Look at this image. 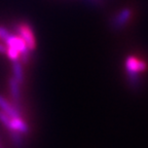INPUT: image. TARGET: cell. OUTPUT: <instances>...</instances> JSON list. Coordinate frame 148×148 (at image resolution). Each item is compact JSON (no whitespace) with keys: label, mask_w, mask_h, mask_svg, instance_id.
<instances>
[{"label":"cell","mask_w":148,"mask_h":148,"mask_svg":"<svg viewBox=\"0 0 148 148\" xmlns=\"http://www.w3.org/2000/svg\"><path fill=\"white\" fill-rule=\"evenodd\" d=\"M125 72H127L129 82L133 88H138L140 84V75L147 69V65L141 59L136 57H129L125 62Z\"/></svg>","instance_id":"obj_1"},{"label":"cell","mask_w":148,"mask_h":148,"mask_svg":"<svg viewBox=\"0 0 148 148\" xmlns=\"http://www.w3.org/2000/svg\"><path fill=\"white\" fill-rule=\"evenodd\" d=\"M16 30L18 33L20 37L25 41L26 45L28 46L29 51H33L36 47V41H35V36L33 33L32 28L27 23H18L16 26Z\"/></svg>","instance_id":"obj_2"},{"label":"cell","mask_w":148,"mask_h":148,"mask_svg":"<svg viewBox=\"0 0 148 148\" xmlns=\"http://www.w3.org/2000/svg\"><path fill=\"white\" fill-rule=\"evenodd\" d=\"M4 41L7 44V46H12V47L16 49L20 53L21 58L24 63L27 62L28 58H29V49H28V46L26 45L25 41L22 39L21 37L9 34L8 37H7Z\"/></svg>","instance_id":"obj_3"},{"label":"cell","mask_w":148,"mask_h":148,"mask_svg":"<svg viewBox=\"0 0 148 148\" xmlns=\"http://www.w3.org/2000/svg\"><path fill=\"white\" fill-rule=\"evenodd\" d=\"M132 18V12L131 9L125 8L123 9L121 12H119L113 18H112V22H111V26L113 27L114 30H121Z\"/></svg>","instance_id":"obj_4"},{"label":"cell","mask_w":148,"mask_h":148,"mask_svg":"<svg viewBox=\"0 0 148 148\" xmlns=\"http://www.w3.org/2000/svg\"><path fill=\"white\" fill-rule=\"evenodd\" d=\"M8 130L9 132H16L18 134H27L29 132V127L21 117H10Z\"/></svg>","instance_id":"obj_5"},{"label":"cell","mask_w":148,"mask_h":148,"mask_svg":"<svg viewBox=\"0 0 148 148\" xmlns=\"http://www.w3.org/2000/svg\"><path fill=\"white\" fill-rule=\"evenodd\" d=\"M0 109L9 117H21L20 112L14 106H12L4 97L0 96Z\"/></svg>","instance_id":"obj_6"},{"label":"cell","mask_w":148,"mask_h":148,"mask_svg":"<svg viewBox=\"0 0 148 148\" xmlns=\"http://www.w3.org/2000/svg\"><path fill=\"white\" fill-rule=\"evenodd\" d=\"M9 88H10V94H12V98L16 102L20 101V97H21V92H20V83L12 77L9 80Z\"/></svg>","instance_id":"obj_7"},{"label":"cell","mask_w":148,"mask_h":148,"mask_svg":"<svg viewBox=\"0 0 148 148\" xmlns=\"http://www.w3.org/2000/svg\"><path fill=\"white\" fill-rule=\"evenodd\" d=\"M12 72H14V78L18 81V83H22L24 81V72L23 67H22L21 63L18 61L14 62V66H12Z\"/></svg>","instance_id":"obj_8"},{"label":"cell","mask_w":148,"mask_h":148,"mask_svg":"<svg viewBox=\"0 0 148 148\" xmlns=\"http://www.w3.org/2000/svg\"><path fill=\"white\" fill-rule=\"evenodd\" d=\"M6 53V55L8 56V58L10 59L12 61H14V62L18 61V59L21 58V55H20V53H18L16 49L12 47V46H6V53Z\"/></svg>","instance_id":"obj_9"},{"label":"cell","mask_w":148,"mask_h":148,"mask_svg":"<svg viewBox=\"0 0 148 148\" xmlns=\"http://www.w3.org/2000/svg\"><path fill=\"white\" fill-rule=\"evenodd\" d=\"M10 136H12V142L16 146V147H22L23 145V140L21 138V134H18L16 132H10Z\"/></svg>","instance_id":"obj_10"},{"label":"cell","mask_w":148,"mask_h":148,"mask_svg":"<svg viewBox=\"0 0 148 148\" xmlns=\"http://www.w3.org/2000/svg\"><path fill=\"white\" fill-rule=\"evenodd\" d=\"M0 121L5 125V127L8 129L9 127V123H10V117H9L7 114H5L4 112L0 111Z\"/></svg>","instance_id":"obj_11"},{"label":"cell","mask_w":148,"mask_h":148,"mask_svg":"<svg viewBox=\"0 0 148 148\" xmlns=\"http://www.w3.org/2000/svg\"><path fill=\"white\" fill-rule=\"evenodd\" d=\"M0 53H6V46H5L4 44H2V43H0Z\"/></svg>","instance_id":"obj_12"}]
</instances>
